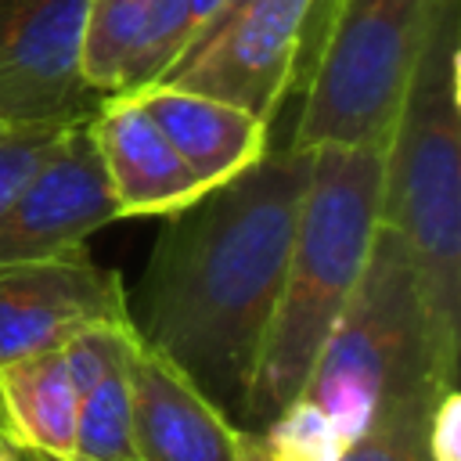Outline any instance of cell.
<instances>
[{
	"label": "cell",
	"instance_id": "1",
	"mask_svg": "<svg viewBox=\"0 0 461 461\" xmlns=\"http://www.w3.org/2000/svg\"><path fill=\"white\" fill-rule=\"evenodd\" d=\"M310 162L313 151H267L166 216L130 306L140 346L238 421L285 281Z\"/></svg>",
	"mask_w": 461,
	"mask_h": 461
},
{
	"label": "cell",
	"instance_id": "2",
	"mask_svg": "<svg viewBox=\"0 0 461 461\" xmlns=\"http://www.w3.org/2000/svg\"><path fill=\"white\" fill-rule=\"evenodd\" d=\"M461 7L439 0L382 166L378 223L414 270L439 375L457 385L461 346Z\"/></svg>",
	"mask_w": 461,
	"mask_h": 461
},
{
	"label": "cell",
	"instance_id": "3",
	"mask_svg": "<svg viewBox=\"0 0 461 461\" xmlns=\"http://www.w3.org/2000/svg\"><path fill=\"white\" fill-rule=\"evenodd\" d=\"M382 166L385 144L313 148L285 281L241 407V429H263L303 393L328 331L364 274L382 212Z\"/></svg>",
	"mask_w": 461,
	"mask_h": 461
},
{
	"label": "cell",
	"instance_id": "4",
	"mask_svg": "<svg viewBox=\"0 0 461 461\" xmlns=\"http://www.w3.org/2000/svg\"><path fill=\"white\" fill-rule=\"evenodd\" d=\"M429 385L450 382L439 375L407 252L396 230L378 223L364 274L299 396L317 403L342 439L353 443L389 400Z\"/></svg>",
	"mask_w": 461,
	"mask_h": 461
},
{
	"label": "cell",
	"instance_id": "5",
	"mask_svg": "<svg viewBox=\"0 0 461 461\" xmlns=\"http://www.w3.org/2000/svg\"><path fill=\"white\" fill-rule=\"evenodd\" d=\"M436 4L335 0L288 148L389 144Z\"/></svg>",
	"mask_w": 461,
	"mask_h": 461
},
{
	"label": "cell",
	"instance_id": "6",
	"mask_svg": "<svg viewBox=\"0 0 461 461\" xmlns=\"http://www.w3.org/2000/svg\"><path fill=\"white\" fill-rule=\"evenodd\" d=\"M317 0H252L162 83L220 97L270 122L285 90L303 83Z\"/></svg>",
	"mask_w": 461,
	"mask_h": 461
},
{
	"label": "cell",
	"instance_id": "7",
	"mask_svg": "<svg viewBox=\"0 0 461 461\" xmlns=\"http://www.w3.org/2000/svg\"><path fill=\"white\" fill-rule=\"evenodd\" d=\"M90 0H0V122H86L101 108L83 79Z\"/></svg>",
	"mask_w": 461,
	"mask_h": 461
},
{
	"label": "cell",
	"instance_id": "8",
	"mask_svg": "<svg viewBox=\"0 0 461 461\" xmlns=\"http://www.w3.org/2000/svg\"><path fill=\"white\" fill-rule=\"evenodd\" d=\"M94 324H130V299L86 245L0 267V364L61 349Z\"/></svg>",
	"mask_w": 461,
	"mask_h": 461
},
{
	"label": "cell",
	"instance_id": "9",
	"mask_svg": "<svg viewBox=\"0 0 461 461\" xmlns=\"http://www.w3.org/2000/svg\"><path fill=\"white\" fill-rule=\"evenodd\" d=\"M86 122L65 130L58 148L0 212V267L83 245L94 230L119 220Z\"/></svg>",
	"mask_w": 461,
	"mask_h": 461
},
{
	"label": "cell",
	"instance_id": "10",
	"mask_svg": "<svg viewBox=\"0 0 461 461\" xmlns=\"http://www.w3.org/2000/svg\"><path fill=\"white\" fill-rule=\"evenodd\" d=\"M187 0H90L83 79L101 97L137 94L166 79L191 40Z\"/></svg>",
	"mask_w": 461,
	"mask_h": 461
},
{
	"label": "cell",
	"instance_id": "11",
	"mask_svg": "<svg viewBox=\"0 0 461 461\" xmlns=\"http://www.w3.org/2000/svg\"><path fill=\"white\" fill-rule=\"evenodd\" d=\"M86 126L97 144L119 220L173 216L209 191L137 104V97H104Z\"/></svg>",
	"mask_w": 461,
	"mask_h": 461
},
{
	"label": "cell",
	"instance_id": "12",
	"mask_svg": "<svg viewBox=\"0 0 461 461\" xmlns=\"http://www.w3.org/2000/svg\"><path fill=\"white\" fill-rule=\"evenodd\" d=\"M137 461H234L241 425L230 421L166 357L137 342L130 357Z\"/></svg>",
	"mask_w": 461,
	"mask_h": 461
},
{
	"label": "cell",
	"instance_id": "13",
	"mask_svg": "<svg viewBox=\"0 0 461 461\" xmlns=\"http://www.w3.org/2000/svg\"><path fill=\"white\" fill-rule=\"evenodd\" d=\"M130 97H137V104L151 115V122L166 133V140L209 191L267 155L270 122L220 97L173 83H155Z\"/></svg>",
	"mask_w": 461,
	"mask_h": 461
},
{
	"label": "cell",
	"instance_id": "14",
	"mask_svg": "<svg viewBox=\"0 0 461 461\" xmlns=\"http://www.w3.org/2000/svg\"><path fill=\"white\" fill-rule=\"evenodd\" d=\"M76 403L61 349L0 364V432L18 450L72 457Z\"/></svg>",
	"mask_w": 461,
	"mask_h": 461
},
{
	"label": "cell",
	"instance_id": "15",
	"mask_svg": "<svg viewBox=\"0 0 461 461\" xmlns=\"http://www.w3.org/2000/svg\"><path fill=\"white\" fill-rule=\"evenodd\" d=\"M130 357L112 364L86 393H79L72 461H137L133 403H130Z\"/></svg>",
	"mask_w": 461,
	"mask_h": 461
},
{
	"label": "cell",
	"instance_id": "16",
	"mask_svg": "<svg viewBox=\"0 0 461 461\" xmlns=\"http://www.w3.org/2000/svg\"><path fill=\"white\" fill-rule=\"evenodd\" d=\"M443 389H457V385H429L411 396L389 400L371 418V425L342 450L339 461H429L425 432H429L432 403Z\"/></svg>",
	"mask_w": 461,
	"mask_h": 461
},
{
	"label": "cell",
	"instance_id": "17",
	"mask_svg": "<svg viewBox=\"0 0 461 461\" xmlns=\"http://www.w3.org/2000/svg\"><path fill=\"white\" fill-rule=\"evenodd\" d=\"M259 436L274 461H339L349 447L331 418L306 396H295L274 421L259 429Z\"/></svg>",
	"mask_w": 461,
	"mask_h": 461
},
{
	"label": "cell",
	"instance_id": "18",
	"mask_svg": "<svg viewBox=\"0 0 461 461\" xmlns=\"http://www.w3.org/2000/svg\"><path fill=\"white\" fill-rule=\"evenodd\" d=\"M76 122H0V212Z\"/></svg>",
	"mask_w": 461,
	"mask_h": 461
},
{
	"label": "cell",
	"instance_id": "19",
	"mask_svg": "<svg viewBox=\"0 0 461 461\" xmlns=\"http://www.w3.org/2000/svg\"><path fill=\"white\" fill-rule=\"evenodd\" d=\"M429 461H461V396L457 389H443L429 414L425 432Z\"/></svg>",
	"mask_w": 461,
	"mask_h": 461
},
{
	"label": "cell",
	"instance_id": "20",
	"mask_svg": "<svg viewBox=\"0 0 461 461\" xmlns=\"http://www.w3.org/2000/svg\"><path fill=\"white\" fill-rule=\"evenodd\" d=\"M234 461H274L259 429H241V439H238V457Z\"/></svg>",
	"mask_w": 461,
	"mask_h": 461
},
{
	"label": "cell",
	"instance_id": "21",
	"mask_svg": "<svg viewBox=\"0 0 461 461\" xmlns=\"http://www.w3.org/2000/svg\"><path fill=\"white\" fill-rule=\"evenodd\" d=\"M227 0H187V11H191V22H194V29H191V36L205 25V22H212L216 14H220V7H223ZM191 43V40H187Z\"/></svg>",
	"mask_w": 461,
	"mask_h": 461
},
{
	"label": "cell",
	"instance_id": "22",
	"mask_svg": "<svg viewBox=\"0 0 461 461\" xmlns=\"http://www.w3.org/2000/svg\"><path fill=\"white\" fill-rule=\"evenodd\" d=\"M0 461H22V450H18L4 432H0Z\"/></svg>",
	"mask_w": 461,
	"mask_h": 461
},
{
	"label": "cell",
	"instance_id": "23",
	"mask_svg": "<svg viewBox=\"0 0 461 461\" xmlns=\"http://www.w3.org/2000/svg\"><path fill=\"white\" fill-rule=\"evenodd\" d=\"M22 461H72V457H50V454H29V450H22Z\"/></svg>",
	"mask_w": 461,
	"mask_h": 461
}]
</instances>
